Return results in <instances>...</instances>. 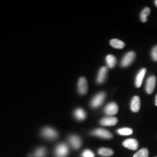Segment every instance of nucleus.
Segmentation results:
<instances>
[{"instance_id":"nucleus-14","label":"nucleus","mask_w":157,"mask_h":157,"mask_svg":"<svg viewBox=\"0 0 157 157\" xmlns=\"http://www.w3.org/2000/svg\"><path fill=\"white\" fill-rule=\"evenodd\" d=\"M69 142L71 144V146L75 149L78 148L82 145L81 139L78 136H76V135H71V136H70Z\"/></svg>"},{"instance_id":"nucleus-23","label":"nucleus","mask_w":157,"mask_h":157,"mask_svg":"<svg viewBox=\"0 0 157 157\" xmlns=\"http://www.w3.org/2000/svg\"><path fill=\"white\" fill-rule=\"evenodd\" d=\"M82 157H95V154L92 151L87 149L82 153Z\"/></svg>"},{"instance_id":"nucleus-26","label":"nucleus","mask_w":157,"mask_h":157,"mask_svg":"<svg viewBox=\"0 0 157 157\" xmlns=\"http://www.w3.org/2000/svg\"><path fill=\"white\" fill-rule=\"evenodd\" d=\"M154 2H155V5H156V6L157 7V0H156V1H155Z\"/></svg>"},{"instance_id":"nucleus-20","label":"nucleus","mask_w":157,"mask_h":157,"mask_svg":"<svg viewBox=\"0 0 157 157\" xmlns=\"http://www.w3.org/2000/svg\"><path fill=\"white\" fill-rule=\"evenodd\" d=\"M149 151L147 148H141L137 153H135L133 157H148Z\"/></svg>"},{"instance_id":"nucleus-24","label":"nucleus","mask_w":157,"mask_h":157,"mask_svg":"<svg viewBox=\"0 0 157 157\" xmlns=\"http://www.w3.org/2000/svg\"><path fill=\"white\" fill-rule=\"evenodd\" d=\"M151 58L154 61H157V45L154 46L151 50Z\"/></svg>"},{"instance_id":"nucleus-17","label":"nucleus","mask_w":157,"mask_h":157,"mask_svg":"<svg viewBox=\"0 0 157 157\" xmlns=\"http://www.w3.org/2000/svg\"><path fill=\"white\" fill-rule=\"evenodd\" d=\"M105 61L109 68H113L117 63V58L113 55H108L105 58Z\"/></svg>"},{"instance_id":"nucleus-4","label":"nucleus","mask_w":157,"mask_h":157,"mask_svg":"<svg viewBox=\"0 0 157 157\" xmlns=\"http://www.w3.org/2000/svg\"><path fill=\"white\" fill-rule=\"evenodd\" d=\"M156 78L155 76H150L146 82V91L148 94H151L155 89L156 87Z\"/></svg>"},{"instance_id":"nucleus-1","label":"nucleus","mask_w":157,"mask_h":157,"mask_svg":"<svg viewBox=\"0 0 157 157\" xmlns=\"http://www.w3.org/2000/svg\"><path fill=\"white\" fill-rule=\"evenodd\" d=\"M105 93H103V92H101V93L97 94V95L93 98L90 105H91V106L93 108H98L101 106L102 104H103L104 101H105Z\"/></svg>"},{"instance_id":"nucleus-13","label":"nucleus","mask_w":157,"mask_h":157,"mask_svg":"<svg viewBox=\"0 0 157 157\" xmlns=\"http://www.w3.org/2000/svg\"><path fill=\"white\" fill-rule=\"evenodd\" d=\"M107 72H108V69L106 67L101 68L99 72H98V75L97 77V82L98 84L103 83L104 81H105V78H106Z\"/></svg>"},{"instance_id":"nucleus-15","label":"nucleus","mask_w":157,"mask_h":157,"mask_svg":"<svg viewBox=\"0 0 157 157\" xmlns=\"http://www.w3.org/2000/svg\"><path fill=\"white\" fill-rule=\"evenodd\" d=\"M110 44H111L113 48H114L116 49H122L124 48L125 46L124 42H123L122 41L117 39H111V42H110Z\"/></svg>"},{"instance_id":"nucleus-18","label":"nucleus","mask_w":157,"mask_h":157,"mask_svg":"<svg viewBox=\"0 0 157 157\" xmlns=\"http://www.w3.org/2000/svg\"><path fill=\"white\" fill-rule=\"evenodd\" d=\"M74 116L78 120H83L86 118V112L82 109H77L74 111Z\"/></svg>"},{"instance_id":"nucleus-5","label":"nucleus","mask_w":157,"mask_h":157,"mask_svg":"<svg viewBox=\"0 0 157 157\" xmlns=\"http://www.w3.org/2000/svg\"><path fill=\"white\" fill-rule=\"evenodd\" d=\"M118 111H119V108H118L117 104L114 102L109 103L104 109V112L109 116L115 115L116 113H117Z\"/></svg>"},{"instance_id":"nucleus-6","label":"nucleus","mask_w":157,"mask_h":157,"mask_svg":"<svg viewBox=\"0 0 157 157\" xmlns=\"http://www.w3.org/2000/svg\"><path fill=\"white\" fill-rule=\"evenodd\" d=\"M123 146L125 147V148L130 149V150L132 151H135L137 150V148L139 146V143L138 141L137 140H135L134 138H129L125 140L123 142Z\"/></svg>"},{"instance_id":"nucleus-3","label":"nucleus","mask_w":157,"mask_h":157,"mask_svg":"<svg viewBox=\"0 0 157 157\" xmlns=\"http://www.w3.org/2000/svg\"><path fill=\"white\" fill-rule=\"evenodd\" d=\"M92 135H95V136H98L101 138L104 139H111L112 138L113 135L109 131L106 130L104 129H97L92 132Z\"/></svg>"},{"instance_id":"nucleus-21","label":"nucleus","mask_w":157,"mask_h":157,"mask_svg":"<svg viewBox=\"0 0 157 157\" xmlns=\"http://www.w3.org/2000/svg\"><path fill=\"white\" fill-rule=\"evenodd\" d=\"M117 132L121 135H130L132 134L133 130L131 128L124 127V128H121V129H118Z\"/></svg>"},{"instance_id":"nucleus-16","label":"nucleus","mask_w":157,"mask_h":157,"mask_svg":"<svg viewBox=\"0 0 157 157\" xmlns=\"http://www.w3.org/2000/svg\"><path fill=\"white\" fill-rule=\"evenodd\" d=\"M98 154L101 156L104 157H109L112 156L113 154V151L112 149L108 148H101L98 150Z\"/></svg>"},{"instance_id":"nucleus-22","label":"nucleus","mask_w":157,"mask_h":157,"mask_svg":"<svg viewBox=\"0 0 157 157\" xmlns=\"http://www.w3.org/2000/svg\"><path fill=\"white\" fill-rule=\"evenodd\" d=\"M45 154H46V150L45 148H38L34 153L35 157H44Z\"/></svg>"},{"instance_id":"nucleus-8","label":"nucleus","mask_w":157,"mask_h":157,"mask_svg":"<svg viewBox=\"0 0 157 157\" xmlns=\"http://www.w3.org/2000/svg\"><path fill=\"white\" fill-rule=\"evenodd\" d=\"M42 135L48 139H54L58 137V132L51 127H45L42 130Z\"/></svg>"},{"instance_id":"nucleus-7","label":"nucleus","mask_w":157,"mask_h":157,"mask_svg":"<svg viewBox=\"0 0 157 157\" xmlns=\"http://www.w3.org/2000/svg\"><path fill=\"white\" fill-rule=\"evenodd\" d=\"M78 93L82 95H84L87 92V82L86 78L81 77L78 82Z\"/></svg>"},{"instance_id":"nucleus-10","label":"nucleus","mask_w":157,"mask_h":157,"mask_svg":"<svg viewBox=\"0 0 157 157\" xmlns=\"http://www.w3.org/2000/svg\"><path fill=\"white\" fill-rule=\"evenodd\" d=\"M118 122L117 118L113 117H104L101 119L100 123L103 126H114Z\"/></svg>"},{"instance_id":"nucleus-2","label":"nucleus","mask_w":157,"mask_h":157,"mask_svg":"<svg viewBox=\"0 0 157 157\" xmlns=\"http://www.w3.org/2000/svg\"><path fill=\"white\" fill-rule=\"evenodd\" d=\"M135 58V53L134 52H129L123 57L122 60L121 62V66L122 67H127L134 61Z\"/></svg>"},{"instance_id":"nucleus-11","label":"nucleus","mask_w":157,"mask_h":157,"mask_svg":"<svg viewBox=\"0 0 157 157\" xmlns=\"http://www.w3.org/2000/svg\"><path fill=\"white\" fill-rule=\"evenodd\" d=\"M68 152V148L66 144H60L57 146L56 149V154L58 156H65Z\"/></svg>"},{"instance_id":"nucleus-27","label":"nucleus","mask_w":157,"mask_h":157,"mask_svg":"<svg viewBox=\"0 0 157 157\" xmlns=\"http://www.w3.org/2000/svg\"><path fill=\"white\" fill-rule=\"evenodd\" d=\"M156 157H157V156H156Z\"/></svg>"},{"instance_id":"nucleus-12","label":"nucleus","mask_w":157,"mask_h":157,"mask_svg":"<svg viewBox=\"0 0 157 157\" xmlns=\"http://www.w3.org/2000/svg\"><path fill=\"white\" fill-rule=\"evenodd\" d=\"M146 68H142V69L138 72V74H137L136 78H135V86H136V87L139 88L141 87L143 81V78H144L145 75H146Z\"/></svg>"},{"instance_id":"nucleus-9","label":"nucleus","mask_w":157,"mask_h":157,"mask_svg":"<svg viewBox=\"0 0 157 157\" xmlns=\"http://www.w3.org/2000/svg\"><path fill=\"white\" fill-rule=\"evenodd\" d=\"M130 109L132 112L137 113L140 111V99L138 96H134L131 101Z\"/></svg>"},{"instance_id":"nucleus-19","label":"nucleus","mask_w":157,"mask_h":157,"mask_svg":"<svg viewBox=\"0 0 157 157\" xmlns=\"http://www.w3.org/2000/svg\"><path fill=\"white\" fill-rule=\"evenodd\" d=\"M151 13V10L149 7H145L140 13V20L143 23H146L147 21V17Z\"/></svg>"},{"instance_id":"nucleus-25","label":"nucleus","mask_w":157,"mask_h":157,"mask_svg":"<svg viewBox=\"0 0 157 157\" xmlns=\"http://www.w3.org/2000/svg\"><path fill=\"white\" fill-rule=\"evenodd\" d=\"M155 105L157 106V95L156 96V98H155Z\"/></svg>"}]
</instances>
